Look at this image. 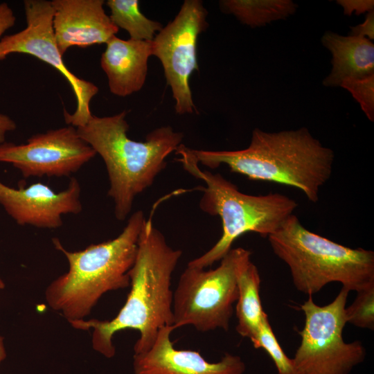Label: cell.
I'll use <instances>...</instances> for the list:
<instances>
[{
    "label": "cell",
    "mask_w": 374,
    "mask_h": 374,
    "mask_svg": "<svg viewBox=\"0 0 374 374\" xmlns=\"http://www.w3.org/2000/svg\"><path fill=\"white\" fill-rule=\"evenodd\" d=\"M182 255L166 242L151 220H146L141 231L134 264L130 271V291L116 316L111 320L75 321L69 323L82 330H93L91 345L107 358L116 354L114 335L133 329L140 333L134 346V355L148 351L159 330L172 326V273Z\"/></svg>",
    "instance_id": "cell-1"
},
{
    "label": "cell",
    "mask_w": 374,
    "mask_h": 374,
    "mask_svg": "<svg viewBox=\"0 0 374 374\" xmlns=\"http://www.w3.org/2000/svg\"><path fill=\"white\" fill-rule=\"evenodd\" d=\"M192 152L199 163L211 169L225 164L249 179L296 188L313 203L331 176L335 159L333 151L306 127L276 132L255 128L243 150Z\"/></svg>",
    "instance_id": "cell-2"
},
{
    "label": "cell",
    "mask_w": 374,
    "mask_h": 374,
    "mask_svg": "<svg viewBox=\"0 0 374 374\" xmlns=\"http://www.w3.org/2000/svg\"><path fill=\"white\" fill-rule=\"evenodd\" d=\"M145 220L143 212L137 211L117 237L78 251L66 250L58 238H53L55 248L65 256L69 269L47 286L48 305L69 323L81 321L105 294L130 287V271Z\"/></svg>",
    "instance_id": "cell-3"
},
{
    "label": "cell",
    "mask_w": 374,
    "mask_h": 374,
    "mask_svg": "<svg viewBox=\"0 0 374 374\" xmlns=\"http://www.w3.org/2000/svg\"><path fill=\"white\" fill-rule=\"evenodd\" d=\"M127 114L123 111L110 116H92L85 125L75 127L80 137L105 163L109 181L107 193L119 221L126 219L135 197L152 185L166 168L167 157L184 139L182 132L168 125L151 131L144 141L130 139Z\"/></svg>",
    "instance_id": "cell-4"
},
{
    "label": "cell",
    "mask_w": 374,
    "mask_h": 374,
    "mask_svg": "<svg viewBox=\"0 0 374 374\" xmlns=\"http://www.w3.org/2000/svg\"><path fill=\"white\" fill-rule=\"evenodd\" d=\"M175 154L184 169L205 183L199 206L210 215L219 216L222 233L206 253L190 260L188 266L205 269L220 260L233 242L246 233L267 238L275 233L298 206L293 199L280 193L251 195L240 192L237 186L220 173L202 170L192 149L180 144Z\"/></svg>",
    "instance_id": "cell-5"
},
{
    "label": "cell",
    "mask_w": 374,
    "mask_h": 374,
    "mask_svg": "<svg viewBox=\"0 0 374 374\" xmlns=\"http://www.w3.org/2000/svg\"><path fill=\"white\" fill-rule=\"evenodd\" d=\"M289 267L296 289L308 296L330 283L356 292L374 285V252L344 246L307 229L294 215L267 237Z\"/></svg>",
    "instance_id": "cell-6"
},
{
    "label": "cell",
    "mask_w": 374,
    "mask_h": 374,
    "mask_svg": "<svg viewBox=\"0 0 374 374\" xmlns=\"http://www.w3.org/2000/svg\"><path fill=\"white\" fill-rule=\"evenodd\" d=\"M251 256L250 251L238 247L231 249L215 269L187 265L173 292L174 328L189 325L202 332L227 331L238 297L239 272Z\"/></svg>",
    "instance_id": "cell-7"
},
{
    "label": "cell",
    "mask_w": 374,
    "mask_h": 374,
    "mask_svg": "<svg viewBox=\"0 0 374 374\" xmlns=\"http://www.w3.org/2000/svg\"><path fill=\"white\" fill-rule=\"evenodd\" d=\"M347 289L323 306L309 296L301 305L304 326L299 332L301 344L292 359L294 374H348L364 360L366 350L359 341L344 340Z\"/></svg>",
    "instance_id": "cell-8"
},
{
    "label": "cell",
    "mask_w": 374,
    "mask_h": 374,
    "mask_svg": "<svg viewBox=\"0 0 374 374\" xmlns=\"http://www.w3.org/2000/svg\"><path fill=\"white\" fill-rule=\"evenodd\" d=\"M207 15L202 1L185 0L175 17L152 41V55L162 64L175 112L179 115L196 110L189 80L193 73L199 70L197 42L208 26Z\"/></svg>",
    "instance_id": "cell-9"
},
{
    "label": "cell",
    "mask_w": 374,
    "mask_h": 374,
    "mask_svg": "<svg viewBox=\"0 0 374 374\" xmlns=\"http://www.w3.org/2000/svg\"><path fill=\"white\" fill-rule=\"evenodd\" d=\"M26 27L0 40V61L12 53L35 57L51 65L67 80L73 91L76 107L73 114L64 109L66 123L75 127L85 125L93 116L90 103L98 93L93 82L78 78L64 64L56 44L52 25L53 9L51 1L25 0Z\"/></svg>",
    "instance_id": "cell-10"
},
{
    "label": "cell",
    "mask_w": 374,
    "mask_h": 374,
    "mask_svg": "<svg viewBox=\"0 0 374 374\" xmlns=\"http://www.w3.org/2000/svg\"><path fill=\"white\" fill-rule=\"evenodd\" d=\"M96 154L71 125L34 134L24 144L0 143V161L11 163L25 178L69 177Z\"/></svg>",
    "instance_id": "cell-11"
},
{
    "label": "cell",
    "mask_w": 374,
    "mask_h": 374,
    "mask_svg": "<svg viewBox=\"0 0 374 374\" xmlns=\"http://www.w3.org/2000/svg\"><path fill=\"white\" fill-rule=\"evenodd\" d=\"M80 193L75 177L58 193L40 182L16 189L0 181V205L19 225L54 229L62 225L63 215L82 211Z\"/></svg>",
    "instance_id": "cell-12"
},
{
    "label": "cell",
    "mask_w": 374,
    "mask_h": 374,
    "mask_svg": "<svg viewBox=\"0 0 374 374\" xmlns=\"http://www.w3.org/2000/svg\"><path fill=\"white\" fill-rule=\"evenodd\" d=\"M52 25L63 56L73 46L106 44L118 28L103 8V0H53Z\"/></svg>",
    "instance_id": "cell-13"
},
{
    "label": "cell",
    "mask_w": 374,
    "mask_h": 374,
    "mask_svg": "<svg viewBox=\"0 0 374 374\" xmlns=\"http://www.w3.org/2000/svg\"><path fill=\"white\" fill-rule=\"evenodd\" d=\"M173 326L161 328L148 351L134 355V374H243L245 365L238 356L226 353L216 363L207 362L198 351L177 350L170 340Z\"/></svg>",
    "instance_id": "cell-14"
},
{
    "label": "cell",
    "mask_w": 374,
    "mask_h": 374,
    "mask_svg": "<svg viewBox=\"0 0 374 374\" xmlns=\"http://www.w3.org/2000/svg\"><path fill=\"white\" fill-rule=\"evenodd\" d=\"M105 44L100 66L110 92L126 97L139 91L145 82L148 60L152 55V41L125 40L114 35Z\"/></svg>",
    "instance_id": "cell-15"
},
{
    "label": "cell",
    "mask_w": 374,
    "mask_h": 374,
    "mask_svg": "<svg viewBox=\"0 0 374 374\" xmlns=\"http://www.w3.org/2000/svg\"><path fill=\"white\" fill-rule=\"evenodd\" d=\"M321 43L332 54V69L323 81L325 87H340L346 78L374 73V44L369 39L326 31Z\"/></svg>",
    "instance_id": "cell-16"
},
{
    "label": "cell",
    "mask_w": 374,
    "mask_h": 374,
    "mask_svg": "<svg viewBox=\"0 0 374 374\" xmlns=\"http://www.w3.org/2000/svg\"><path fill=\"white\" fill-rule=\"evenodd\" d=\"M261 279L257 267L247 261L238 278V297L235 305L237 332L250 340L256 335L265 313L260 296Z\"/></svg>",
    "instance_id": "cell-17"
},
{
    "label": "cell",
    "mask_w": 374,
    "mask_h": 374,
    "mask_svg": "<svg viewBox=\"0 0 374 374\" xmlns=\"http://www.w3.org/2000/svg\"><path fill=\"white\" fill-rule=\"evenodd\" d=\"M219 6L223 13L233 15L251 28L285 19L297 9V5L290 0H222Z\"/></svg>",
    "instance_id": "cell-18"
},
{
    "label": "cell",
    "mask_w": 374,
    "mask_h": 374,
    "mask_svg": "<svg viewBox=\"0 0 374 374\" xmlns=\"http://www.w3.org/2000/svg\"><path fill=\"white\" fill-rule=\"evenodd\" d=\"M110 10L113 24L126 30L130 39L152 41L163 28L162 24L147 18L140 10L138 0H107L105 3Z\"/></svg>",
    "instance_id": "cell-19"
},
{
    "label": "cell",
    "mask_w": 374,
    "mask_h": 374,
    "mask_svg": "<svg viewBox=\"0 0 374 374\" xmlns=\"http://www.w3.org/2000/svg\"><path fill=\"white\" fill-rule=\"evenodd\" d=\"M251 341L255 348H262L267 353L275 364L278 374H294L292 359L286 355L279 344L266 312Z\"/></svg>",
    "instance_id": "cell-20"
},
{
    "label": "cell",
    "mask_w": 374,
    "mask_h": 374,
    "mask_svg": "<svg viewBox=\"0 0 374 374\" xmlns=\"http://www.w3.org/2000/svg\"><path fill=\"white\" fill-rule=\"evenodd\" d=\"M346 319L357 328L374 329V285L357 292L351 305L346 308Z\"/></svg>",
    "instance_id": "cell-21"
},
{
    "label": "cell",
    "mask_w": 374,
    "mask_h": 374,
    "mask_svg": "<svg viewBox=\"0 0 374 374\" xmlns=\"http://www.w3.org/2000/svg\"><path fill=\"white\" fill-rule=\"evenodd\" d=\"M340 87L348 90L359 103L367 118L374 121V73L362 78H348Z\"/></svg>",
    "instance_id": "cell-22"
},
{
    "label": "cell",
    "mask_w": 374,
    "mask_h": 374,
    "mask_svg": "<svg viewBox=\"0 0 374 374\" xmlns=\"http://www.w3.org/2000/svg\"><path fill=\"white\" fill-rule=\"evenodd\" d=\"M337 3L343 8L344 15L348 16L353 13L359 15L374 10L373 0H339Z\"/></svg>",
    "instance_id": "cell-23"
},
{
    "label": "cell",
    "mask_w": 374,
    "mask_h": 374,
    "mask_svg": "<svg viewBox=\"0 0 374 374\" xmlns=\"http://www.w3.org/2000/svg\"><path fill=\"white\" fill-rule=\"evenodd\" d=\"M350 28V35L366 37L373 40L374 38V10L367 13L363 23Z\"/></svg>",
    "instance_id": "cell-24"
},
{
    "label": "cell",
    "mask_w": 374,
    "mask_h": 374,
    "mask_svg": "<svg viewBox=\"0 0 374 374\" xmlns=\"http://www.w3.org/2000/svg\"><path fill=\"white\" fill-rule=\"evenodd\" d=\"M15 22L16 17L12 8L5 2L0 3V40L3 33L13 27Z\"/></svg>",
    "instance_id": "cell-25"
},
{
    "label": "cell",
    "mask_w": 374,
    "mask_h": 374,
    "mask_svg": "<svg viewBox=\"0 0 374 374\" xmlns=\"http://www.w3.org/2000/svg\"><path fill=\"white\" fill-rule=\"evenodd\" d=\"M17 124L8 116L0 113V143L5 142L8 132L15 131Z\"/></svg>",
    "instance_id": "cell-26"
},
{
    "label": "cell",
    "mask_w": 374,
    "mask_h": 374,
    "mask_svg": "<svg viewBox=\"0 0 374 374\" xmlns=\"http://www.w3.org/2000/svg\"><path fill=\"white\" fill-rule=\"evenodd\" d=\"M7 356L4 337L0 335V364Z\"/></svg>",
    "instance_id": "cell-27"
},
{
    "label": "cell",
    "mask_w": 374,
    "mask_h": 374,
    "mask_svg": "<svg viewBox=\"0 0 374 374\" xmlns=\"http://www.w3.org/2000/svg\"><path fill=\"white\" fill-rule=\"evenodd\" d=\"M5 288V283L3 280L0 278V290Z\"/></svg>",
    "instance_id": "cell-28"
}]
</instances>
